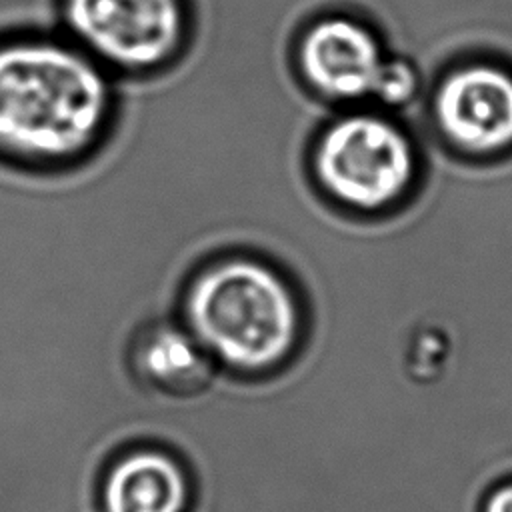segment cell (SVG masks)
<instances>
[{
    "instance_id": "cell-1",
    "label": "cell",
    "mask_w": 512,
    "mask_h": 512,
    "mask_svg": "<svg viewBox=\"0 0 512 512\" xmlns=\"http://www.w3.org/2000/svg\"><path fill=\"white\" fill-rule=\"evenodd\" d=\"M110 86L92 56L52 40L0 46V156L34 168L80 162L100 140Z\"/></svg>"
},
{
    "instance_id": "cell-2",
    "label": "cell",
    "mask_w": 512,
    "mask_h": 512,
    "mask_svg": "<svg viewBox=\"0 0 512 512\" xmlns=\"http://www.w3.org/2000/svg\"><path fill=\"white\" fill-rule=\"evenodd\" d=\"M186 318L208 354L258 372L290 354L300 316L292 290L272 268L234 258L206 268L192 282Z\"/></svg>"
},
{
    "instance_id": "cell-3",
    "label": "cell",
    "mask_w": 512,
    "mask_h": 512,
    "mask_svg": "<svg viewBox=\"0 0 512 512\" xmlns=\"http://www.w3.org/2000/svg\"><path fill=\"white\" fill-rule=\"evenodd\" d=\"M316 174L334 198L372 210L406 190L414 174V152L392 122L374 114H352L322 136Z\"/></svg>"
},
{
    "instance_id": "cell-4",
    "label": "cell",
    "mask_w": 512,
    "mask_h": 512,
    "mask_svg": "<svg viewBox=\"0 0 512 512\" xmlns=\"http://www.w3.org/2000/svg\"><path fill=\"white\" fill-rule=\"evenodd\" d=\"M62 12L90 54L124 70L162 66L184 40L182 0H62Z\"/></svg>"
},
{
    "instance_id": "cell-5",
    "label": "cell",
    "mask_w": 512,
    "mask_h": 512,
    "mask_svg": "<svg viewBox=\"0 0 512 512\" xmlns=\"http://www.w3.org/2000/svg\"><path fill=\"white\" fill-rule=\"evenodd\" d=\"M442 134L470 154H498L512 148V70L474 62L452 70L434 96Z\"/></svg>"
},
{
    "instance_id": "cell-6",
    "label": "cell",
    "mask_w": 512,
    "mask_h": 512,
    "mask_svg": "<svg viewBox=\"0 0 512 512\" xmlns=\"http://www.w3.org/2000/svg\"><path fill=\"white\" fill-rule=\"evenodd\" d=\"M388 60L378 38L346 16L314 22L298 46L304 78L332 100L376 96Z\"/></svg>"
},
{
    "instance_id": "cell-7",
    "label": "cell",
    "mask_w": 512,
    "mask_h": 512,
    "mask_svg": "<svg viewBox=\"0 0 512 512\" xmlns=\"http://www.w3.org/2000/svg\"><path fill=\"white\" fill-rule=\"evenodd\" d=\"M186 476L160 450H136L118 458L100 486L102 512H182Z\"/></svg>"
},
{
    "instance_id": "cell-8",
    "label": "cell",
    "mask_w": 512,
    "mask_h": 512,
    "mask_svg": "<svg viewBox=\"0 0 512 512\" xmlns=\"http://www.w3.org/2000/svg\"><path fill=\"white\" fill-rule=\"evenodd\" d=\"M134 366L166 390H196L210 378V360L192 332L172 326L148 330L134 348Z\"/></svg>"
},
{
    "instance_id": "cell-9",
    "label": "cell",
    "mask_w": 512,
    "mask_h": 512,
    "mask_svg": "<svg viewBox=\"0 0 512 512\" xmlns=\"http://www.w3.org/2000/svg\"><path fill=\"white\" fill-rule=\"evenodd\" d=\"M416 86H418V78L414 68L406 60L392 58L386 64L384 76L376 90V98L382 100L384 104L398 106L412 98V94L416 92Z\"/></svg>"
},
{
    "instance_id": "cell-10",
    "label": "cell",
    "mask_w": 512,
    "mask_h": 512,
    "mask_svg": "<svg viewBox=\"0 0 512 512\" xmlns=\"http://www.w3.org/2000/svg\"><path fill=\"white\" fill-rule=\"evenodd\" d=\"M484 512H512V482L496 488L490 494Z\"/></svg>"
}]
</instances>
